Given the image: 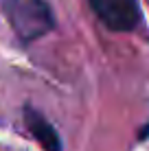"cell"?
Masks as SVG:
<instances>
[{
  "label": "cell",
  "mask_w": 149,
  "mask_h": 151,
  "mask_svg": "<svg viewBox=\"0 0 149 151\" xmlns=\"http://www.w3.org/2000/svg\"><path fill=\"white\" fill-rule=\"evenodd\" d=\"M0 11L22 44L44 37L55 27L53 11L44 0H0Z\"/></svg>",
  "instance_id": "cell-1"
},
{
  "label": "cell",
  "mask_w": 149,
  "mask_h": 151,
  "mask_svg": "<svg viewBox=\"0 0 149 151\" xmlns=\"http://www.w3.org/2000/svg\"><path fill=\"white\" fill-rule=\"evenodd\" d=\"M94 15L114 33H130L143 20L138 0H88Z\"/></svg>",
  "instance_id": "cell-2"
},
{
  "label": "cell",
  "mask_w": 149,
  "mask_h": 151,
  "mask_svg": "<svg viewBox=\"0 0 149 151\" xmlns=\"http://www.w3.org/2000/svg\"><path fill=\"white\" fill-rule=\"evenodd\" d=\"M24 123H27V129L33 134V138L46 151H61V138H59L57 129L31 105L24 107Z\"/></svg>",
  "instance_id": "cell-3"
}]
</instances>
